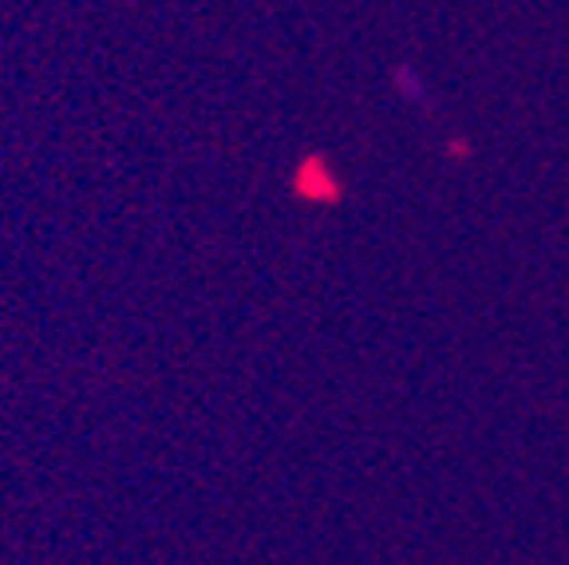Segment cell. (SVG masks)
Here are the masks:
<instances>
[{"label": "cell", "mask_w": 569, "mask_h": 565, "mask_svg": "<svg viewBox=\"0 0 569 565\" xmlns=\"http://www.w3.org/2000/svg\"><path fill=\"white\" fill-rule=\"evenodd\" d=\"M301 186H305V190H312V198H320V202H329V198L337 195V186L325 182V167H320V162H305Z\"/></svg>", "instance_id": "6da1fadb"}, {"label": "cell", "mask_w": 569, "mask_h": 565, "mask_svg": "<svg viewBox=\"0 0 569 565\" xmlns=\"http://www.w3.org/2000/svg\"><path fill=\"white\" fill-rule=\"evenodd\" d=\"M396 88H400L411 103H419V107L427 103V88H423V80H419L416 68H396Z\"/></svg>", "instance_id": "7a4b0ae2"}]
</instances>
